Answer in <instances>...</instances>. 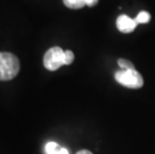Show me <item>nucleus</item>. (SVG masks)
<instances>
[{
	"mask_svg": "<svg viewBox=\"0 0 155 154\" xmlns=\"http://www.w3.org/2000/svg\"><path fill=\"white\" fill-rule=\"evenodd\" d=\"M46 154H69L68 150L60 147L56 142H48L45 145Z\"/></svg>",
	"mask_w": 155,
	"mask_h": 154,
	"instance_id": "nucleus-5",
	"label": "nucleus"
},
{
	"mask_svg": "<svg viewBox=\"0 0 155 154\" xmlns=\"http://www.w3.org/2000/svg\"><path fill=\"white\" fill-rule=\"evenodd\" d=\"M118 65L122 68L123 70H130V69H135L134 65L131 61L127 60V59H124V58H120V59H118L117 61Z\"/></svg>",
	"mask_w": 155,
	"mask_h": 154,
	"instance_id": "nucleus-8",
	"label": "nucleus"
},
{
	"mask_svg": "<svg viewBox=\"0 0 155 154\" xmlns=\"http://www.w3.org/2000/svg\"><path fill=\"white\" fill-rule=\"evenodd\" d=\"M64 5L70 9H80L86 6V0H62Z\"/></svg>",
	"mask_w": 155,
	"mask_h": 154,
	"instance_id": "nucleus-6",
	"label": "nucleus"
},
{
	"mask_svg": "<svg viewBox=\"0 0 155 154\" xmlns=\"http://www.w3.org/2000/svg\"><path fill=\"white\" fill-rule=\"evenodd\" d=\"M134 19H135V21L137 22V24L147 23V22L150 21L151 15H150V13L147 11H141L140 13H138L137 16Z\"/></svg>",
	"mask_w": 155,
	"mask_h": 154,
	"instance_id": "nucleus-7",
	"label": "nucleus"
},
{
	"mask_svg": "<svg viewBox=\"0 0 155 154\" xmlns=\"http://www.w3.org/2000/svg\"><path fill=\"white\" fill-rule=\"evenodd\" d=\"M76 154H93V153L88 151V150H80V151H78Z\"/></svg>",
	"mask_w": 155,
	"mask_h": 154,
	"instance_id": "nucleus-11",
	"label": "nucleus"
},
{
	"mask_svg": "<svg viewBox=\"0 0 155 154\" xmlns=\"http://www.w3.org/2000/svg\"><path fill=\"white\" fill-rule=\"evenodd\" d=\"M64 60H65V65H70L74 60V54L71 50H66L64 51Z\"/></svg>",
	"mask_w": 155,
	"mask_h": 154,
	"instance_id": "nucleus-9",
	"label": "nucleus"
},
{
	"mask_svg": "<svg viewBox=\"0 0 155 154\" xmlns=\"http://www.w3.org/2000/svg\"><path fill=\"white\" fill-rule=\"evenodd\" d=\"M137 22L135 19L130 18L127 15H120L116 20V26L117 29L122 33H130L132 32L137 26Z\"/></svg>",
	"mask_w": 155,
	"mask_h": 154,
	"instance_id": "nucleus-4",
	"label": "nucleus"
},
{
	"mask_svg": "<svg viewBox=\"0 0 155 154\" xmlns=\"http://www.w3.org/2000/svg\"><path fill=\"white\" fill-rule=\"evenodd\" d=\"M20 69L18 58L9 52H0V80L13 79Z\"/></svg>",
	"mask_w": 155,
	"mask_h": 154,
	"instance_id": "nucleus-1",
	"label": "nucleus"
},
{
	"mask_svg": "<svg viewBox=\"0 0 155 154\" xmlns=\"http://www.w3.org/2000/svg\"><path fill=\"white\" fill-rule=\"evenodd\" d=\"M114 77L118 83L125 87L138 89L143 86V78L136 69L119 70L115 73Z\"/></svg>",
	"mask_w": 155,
	"mask_h": 154,
	"instance_id": "nucleus-2",
	"label": "nucleus"
},
{
	"mask_svg": "<svg viewBox=\"0 0 155 154\" xmlns=\"http://www.w3.org/2000/svg\"><path fill=\"white\" fill-rule=\"evenodd\" d=\"M43 64L46 69L50 71H55L62 65H65L64 50H62V48L58 46L48 49L44 55Z\"/></svg>",
	"mask_w": 155,
	"mask_h": 154,
	"instance_id": "nucleus-3",
	"label": "nucleus"
},
{
	"mask_svg": "<svg viewBox=\"0 0 155 154\" xmlns=\"http://www.w3.org/2000/svg\"><path fill=\"white\" fill-rule=\"evenodd\" d=\"M97 3H98V0H86V6H89V7L95 6Z\"/></svg>",
	"mask_w": 155,
	"mask_h": 154,
	"instance_id": "nucleus-10",
	"label": "nucleus"
}]
</instances>
